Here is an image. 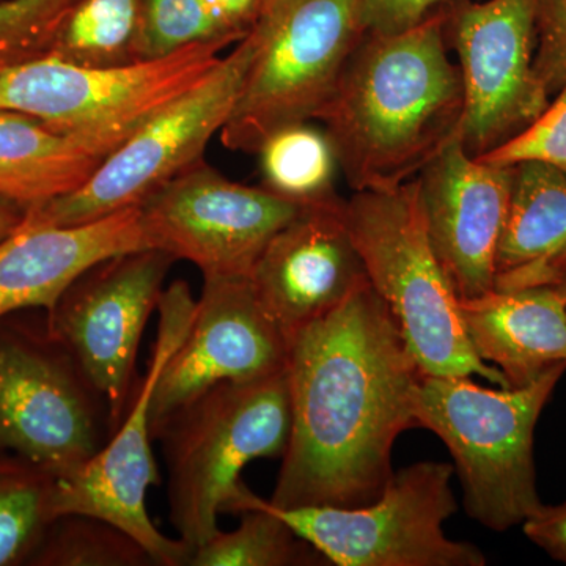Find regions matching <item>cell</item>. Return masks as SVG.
Returning <instances> with one entry per match:
<instances>
[{"instance_id": "6da1fadb", "label": "cell", "mask_w": 566, "mask_h": 566, "mask_svg": "<svg viewBox=\"0 0 566 566\" xmlns=\"http://www.w3.org/2000/svg\"><path fill=\"white\" fill-rule=\"evenodd\" d=\"M370 282L290 340L292 434L270 504L356 509L392 479L422 378Z\"/></svg>"}, {"instance_id": "7a4b0ae2", "label": "cell", "mask_w": 566, "mask_h": 566, "mask_svg": "<svg viewBox=\"0 0 566 566\" xmlns=\"http://www.w3.org/2000/svg\"><path fill=\"white\" fill-rule=\"evenodd\" d=\"M464 92L450 62L444 18L405 32L367 33L315 120L354 192L411 181L460 134Z\"/></svg>"}, {"instance_id": "3957f363", "label": "cell", "mask_w": 566, "mask_h": 566, "mask_svg": "<svg viewBox=\"0 0 566 566\" xmlns=\"http://www.w3.org/2000/svg\"><path fill=\"white\" fill-rule=\"evenodd\" d=\"M292 434L286 370L211 387L164 420L155 441L167 465L170 523L192 549L219 532L249 488L241 472L259 458H283Z\"/></svg>"}, {"instance_id": "277c9868", "label": "cell", "mask_w": 566, "mask_h": 566, "mask_svg": "<svg viewBox=\"0 0 566 566\" xmlns=\"http://www.w3.org/2000/svg\"><path fill=\"white\" fill-rule=\"evenodd\" d=\"M566 364L526 387L488 389L469 376L422 375L416 427L433 431L455 461L465 513L494 532L523 526L543 505L536 491V422Z\"/></svg>"}, {"instance_id": "5b68a950", "label": "cell", "mask_w": 566, "mask_h": 566, "mask_svg": "<svg viewBox=\"0 0 566 566\" xmlns=\"http://www.w3.org/2000/svg\"><path fill=\"white\" fill-rule=\"evenodd\" d=\"M344 214L368 282L392 314L420 371L479 375L509 387L469 342L460 297L428 238L417 177L390 191L354 192L344 202Z\"/></svg>"}, {"instance_id": "8992f818", "label": "cell", "mask_w": 566, "mask_h": 566, "mask_svg": "<svg viewBox=\"0 0 566 566\" xmlns=\"http://www.w3.org/2000/svg\"><path fill=\"white\" fill-rule=\"evenodd\" d=\"M223 43L193 44L166 57L96 69L54 55L0 74V109L21 112L81 142L102 158L221 62Z\"/></svg>"}, {"instance_id": "52a82bcc", "label": "cell", "mask_w": 566, "mask_h": 566, "mask_svg": "<svg viewBox=\"0 0 566 566\" xmlns=\"http://www.w3.org/2000/svg\"><path fill=\"white\" fill-rule=\"evenodd\" d=\"M114 434L109 406L44 315L0 318V452L54 476L87 464Z\"/></svg>"}, {"instance_id": "ba28073f", "label": "cell", "mask_w": 566, "mask_h": 566, "mask_svg": "<svg viewBox=\"0 0 566 566\" xmlns=\"http://www.w3.org/2000/svg\"><path fill=\"white\" fill-rule=\"evenodd\" d=\"M259 52L221 129L229 150L256 153L271 134L315 120L365 36L360 0H289L264 10Z\"/></svg>"}, {"instance_id": "9c48e42d", "label": "cell", "mask_w": 566, "mask_h": 566, "mask_svg": "<svg viewBox=\"0 0 566 566\" xmlns=\"http://www.w3.org/2000/svg\"><path fill=\"white\" fill-rule=\"evenodd\" d=\"M259 43L252 32L191 91L167 104L103 159L76 191L29 208L24 227H69L140 207L178 175L202 161L229 120Z\"/></svg>"}, {"instance_id": "30bf717a", "label": "cell", "mask_w": 566, "mask_h": 566, "mask_svg": "<svg viewBox=\"0 0 566 566\" xmlns=\"http://www.w3.org/2000/svg\"><path fill=\"white\" fill-rule=\"evenodd\" d=\"M452 476V464L420 461L394 472L376 501L356 509L264 505L333 565H486L479 546L446 534L458 510Z\"/></svg>"}, {"instance_id": "8fae6325", "label": "cell", "mask_w": 566, "mask_h": 566, "mask_svg": "<svg viewBox=\"0 0 566 566\" xmlns=\"http://www.w3.org/2000/svg\"><path fill=\"white\" fill-rule=\"evenodd\" d=\"M197 301L185 281L159 297V327L147 374L134 389L125 419L109 442L73 474L55 476L54 516L82 513L102 517L136 538L156 565H189L193 549L163 535L148 516L147 491L161 483L151 452L150 405L164 367L191 327Z\"/></svg>"}, {"instance_id": "7c38bea8", "label": "cell", "mask_w": 566, "mask_h": 566, "mask_svg": "<svg viewBox=\"0 0 566 566\" xmlns=\"http://www.w3.org/2000/svg\"><path fill=\"white\" fill-rule=\"evenodd\" d=\"M177 262L161 249H144L95 264L46 312L52 334L65 344L109 406L114 433L136 385V357L164 281Z\"/></svg>"}, {"instance_id": "4fadbf2b", "label": "cell", "mask_w": 566, "mask_h": 566, "mask_svg": "<svg viewBox=\"0 0 566 566\" xmlns=\"http://www.w3.org/2000/svg\"><path fill=\"white\" fill-rule=\"evenodd\" d=\"M140 207L153 249L196 264L203 277H249L304 203L229 180L200 161Z\"/></svg>"}, {"instance_id": "5bb4252c", "label": "cell", "mask_w": 566, "mask_h": 566, "mask_svg": "<svg viewBox=\"0 0 566 566\" xmlns=\"http://www.w3.org/2000/svg\"><path fill=\"white\" fill-rule=\"evenodd\" d=\"M542 0L464 3L453 22L464 111L460 137L482 156L543 114L547 91L532 65V36Z\"/></svg>"}, {"instance_id": "9a60e30c", "label": "cell", "mask_w": 566, "mask_h": 566, "mask_svg": "<svg viewBox=\"0 0 566 566\" xmlns=\"http://www.w3.org/2000/svg\"><path fill=\"white\" fill-rule=\"evenodd\" d=\"M203 279L191 327L153 392V441L167 417L211 387L253 381L286 370L289 338L264 311L251 279Z\"/></svg>"}, {"instance_id": "2e32d148", "label": "cell", "mask_w": 566, "mask_h": 566, "mask_svg": "<svg viewBox=\"0 0 566 566\" xmlns=\"http://www.w3.org/2000/svg\"><path fill=\"white\" fill-rule=\"evenodd\" d=\"M513 170L480 161L458 134L417 175L428 238L460 300L494 290Z\"/></svg>"}, {"instance_id": "e0dca14e", "label": "cell", "mask_w": 566, "mask_h": 566, "mask_svg": "<svg viewBox=\"0 0 566 566\" xmlns=\"http://www.w3.org/2000/svg\"><path fill=\"white\" fill-rule=\"evenodd\" d=\"M344 202L333 193L304 203L274 234L249 275L264 311L289 342L368 283Z\"/></svg>"}, {"instance_id": "ac0fdd59", "label": "cell", "mask_w": 566, "mask_h": 566, "mask_svg": "<svg viewBox=\"0 0 566 566\" xmlns=\"http://www.w3.org/2000/svg\"><path fill=\"white\" fill-rule=\"evenodd\" d=\"M153 249L142 207L69 227L20 226L0 241V318L51 312L62 294L95 264Z\"/></svg>"}, {"instance_id": "d6986e66", "label": "cell", "mask_w": 566, "mask_h": 566, "mask_svg": "<svg viewBox=\"0 0 566 566\" xmlns=\"http://www.w3.org/2000/svg\"><path fill=\"white\" fill-rule=\"evenodd\" d=\"M458 305L476 356L509 387L532 385L566 364V293L558 286L491 290Z\"/></svg>"}, {"instance_id": "ffe728a7", "label": "cell", "mask_w": 566, "mask_h": 566, "mask_svg": "<svg viewBox=\"0 0 566 566\" xmlns=\"http://www.w3.org/2000/svg\"><path fill=\"white\" fill-rule=\"evenodd\" d=\"M513 169L494 290L551 285L566 266V174L539 163Z\"/></svg>"}, {"instance_id": "44dd1931", "label": "cell", "mask_w": 566, "mask_h": 566, "mask_svg": "<svg viewBox=\"0 0 566 566\" xmlns=\"http://www.w3.org/2000/svg\"><path fill=\"white\" fill-rule=\"evenodd\" d=\"M103 159L36 118L0 109V196L28 210L76 191Z\"/></svg>"}, {"instance_id": "7402d4cb", "label": "cell", "mask_w": 566, "mask_h": 566, "mask_svg": "<svg viewBox=\"0 0 566 566\" xmlns=\"http://www.w3.org/2000/svg\"><path fill=\"white\" fill-rule=\"evenodd\" d=\"M145 0H76L59 25L50 54L81 66H125L144 61Z\"/></svg>"}, {"instance_id": "603a6c76", "label": "cell", "mask_w": 566, "mask_h": 566, "mask_svg": "<svg viewBox=\"0 0 566 566\" xmlns=\"http://www.w3.org/2000/svg\"><path fill=\"white\" fill-rule=\"evenodd\" d=\"M241 513L237 531L211 536L193 549L189 566H307L324 565L326 558L297 536L264 499L248 491L234 504Z\"/></svg>"}, {"instance_id": "cb8c5ba5", "label": "cell", "mask_w": 566, "mask_h": 566, "mask_svg": "<svg viewBox=\"0 0 566 566\" xmlns=\"http://www.w3.org/2000/svg\"><path fill=\"white\" fill-rule=\"evenodd\" d=\"M263 188L294 202L326 199L334 192L337 156L327 133L308 122L271 134L259 148Z\"/></svg>"}, {"instance_id": "d4e9b609", "label": "cell", "mask_w": 566, "mask_h": 566, "mask_svg": "<svg viewBox=\"0 0 566 566\" xmlns=\"http://www.w3.org/2000/svg\"><path fill=\"white\" fill-rule=\"evenodd\" d=\"M54 482L31 461L0 452V566L29 565L55 520Z\"/></svg>"}, {"instance_id": "484cf974", "label": "cell", "mask_w": 566, "mask_h": 566, "mask_svg": "<svg viewBox=\"0 0 566 566\" xmlns=\"http://www.w3.org/2000/svg\"><path fill=\"white\" fill-rule=\"evenodd\" d=\"M29 565L148 566V551L128 532L102 517L70 513L55 517Z\"/></svg>"}, {"instance_id": "4316f807", "label": "cell", "mask_w": 566, "mask_h": 566, "mask_svg": "<svg viewBox=\"0 0 566 566\" xmlns=\"http://www.w3.org/2000/svg\"><path fill=\"white\" fill-rule=\"evenodd\" d=\"M205 0H145L142 57H166L193 44L240 43Z\"/></svg>"}, {"instance_id": "83f0119b", "label": "cell", "mask_w": 566, "mask_h": 566, "mask_svg": "<svg viewBox=\"0 0 566 566\" xmlns=\"http://www.w3.org/2000/svg\"><path fill=\"white\" fill-rule=\"evenodd\" d=\"M76 0H0V74L50 54L66 11Z\"/></svg>"}, {"instance_id": "f1b7e54d", "label": "cell", "mask_w": 566, "mask_h": 566, "mask_svg": "<svg viewBox=\"0 0 566 566\" xmlns=\"http://www.w3.org/2000/svg\"><path fill=\"white\" fill-rule=\"evenodd\" d=\"M475 158L502 167L546 164L566 174V82L556 103L546 107L523 132Z\"/></svg>"}, {"instance_id": "f546056e", "label": "cell", "mask_w": 566, "mask_h": 566, "mask_svg": "<svg viewBox=\"0 0 566 566\" xmlns=\"http://www.w3.org/2000/svg\"><path fill=\"white\" fill-rule=\"evenodd\" d=\"M442 0H360L365 35H390L416 28Z\"/></svg>"}, {"instance_id": "4dcf8cb0", "label": "cell", "mask_w": 566, "mask_h": 566, "mask_svg": "<svg viewBox=\"0 0 566 566\" xmlns=\"http://www.w3.org/2000/svg\"><path fill=\"white\" fill-rule=\"evenodd\" d=\"M523 531L534 545L566 564V502L539 506L523 523Z\"/></svg>"}, {"instance_id": "1f68e13d", "label": "cell", "mask_w": 566, "mask_h": 566, "mask_svg": "<svg viewBox=\"0 0 566 566\" xmlns=\"http://www.w3.org/2000/svg\"><path fill=\"white\" fill-rule=\"evenodd\" d=\"M543 50L535 69L549 88L554 82H566V20L543 14Z\"/></svg>"}, {"instance_id": "d6a6232c", "label": "cell", "mask_w": 566, "mask_h": 566, "mask_svg": "<svg viewBox=\"0 0 566 566\" xmlns=\"http://www.w3.org/2000/svg\"><path fill=\"white\" fill-rule=\"evenodd\" d=\"M214 17L244 40L262 17L266 0H205Z\"/></svg>"}, {"instance_id": "836d02e7", "label": "cell", "mask_w": 566, "mask_h": 566, "mask_svg": "<svg viewBox=\"0 0 566 566\" xmlns=\"http://www.w3.org/2000/svg\"><path fill=\"white\" fill-rule=\"evenodd\" d=\"M28 208L9 197L0 196V241L10 237L24 221Z\"/></svg>"}, {"instance_id": "e575fe53", "label": "cell", "mask_w": 566, "mask_h": 566, "mask_svg": "<svg viewBox=\"0 0 566 566\" xmlns=\"http://www.w3.org/2000/svg\"><path fill=\"white\" fill-rule=\"evenodd\" d=\"M539 13L566 20V0H542Z\"/></svg>"}, {"instance_id": "d590c367", "label": "cell", "mask_w": 566, "mask_h": 566, "mask_svg": "<svg viewBox=\"0 0 566 566\" xmlns=\"http://www.w3.org/2000/svg\"><path fill=\"white\" fill-rule=\"evenodd\" d=\"M551 285L558 286V289L564 290L566 293V266L560 271V274L554 279V282Z\"/></svg>"}, {"instance_id": "8d00e7d4", "label": "cell", "mask_w": 566, "mask_h": 566, "mask_svg": "<svg viewBox=\"0 0 566 566\" xmlns=\"http://www.w3.org/2000/svg\"><path fill=\"white\" fill-rule=\"evenodd\" d=\"M289 2V0H268L266 6H264V10L271 9V7L282 6V3Z\"/></svg>"}, {"instance_id": "74e56055", "label": "cell", "mask_w": 566, "mask_h": 566, "mask_svg": "<svg viewBox=\"0 0 566 566\" xmlns=\"http://www.w3.org/2000/svg\"><path fill=\"white\" fill-rule=\"evenodd\" d=\"M266 2H268V0H266ZM264 6H266V3H264Z\"/></svg>"}]
</instances>
